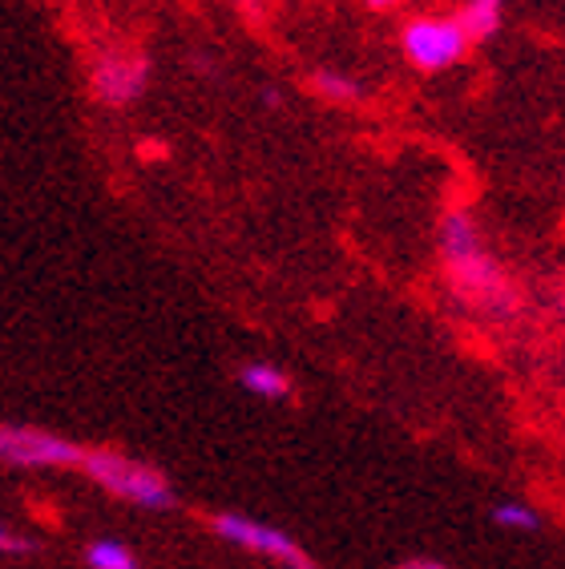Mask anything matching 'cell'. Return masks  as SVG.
Listing matches in <instances>:
<instances>
[{
    "instance_id": "5",
    "label": "cell",
    "mask_w": 565,
    "mask_h": 569,
    "mask_svg": "<svg viewBox=\"0 0 565 569\" xmlns=\"http://www.w3.org/2000/svg\"><path fill=\"white\" fill-rule=\"evenodd\" d=\"M150 89V61L138 49L126 44H109L98 49L89 61V93L106 110H130L133 101L146 98Z\"/></svg>"
},
{
    "instance_id": "9",
    "label": "cell",
    "mask_w": 565,
    "mask_h": 569,
    "mask_svg": "<svg viewBox=\"0 0 565 569\" xmlns=\"http://www.w3.org/2000/svg\"><path fill=\"white\" fill-rule=\"evenodd\" d=\"M86 566L89 569H141V561L121 537H93L86 546Z\"/></svg>"
},
{
    "instance_id": "7",
    "label": "cell",
    "mask_w": 565,
    "mask_h": 569,
    "mask_svg": "<svg viewBox=\"0 0 565 569\" xmlns=\"http://www.w3.org/2000/svg\"><path fill=\"white\" fill-rule=\"evenodd\" d=\"M235 383H239L247 396L262 400V405H279V400H287V396H291V388H295L291 376L282 372L279 363H271V360H247V363H239Z\"/></svg>"
},
{
    "instance_id": "14",
    "label": "cell",
    "mask_w": 565,
    "mask_h": 569,
    "mask_svg": "<svg viewBox=\"0 0 565 569\" xmlns=\"http://www.w3.org/2000/svg\"><path fill=\"white\" fill-rule=\"evenodd\" d=\"M364 4H368L371 12H391V9H400L404 0H364Z\"/></svg>"
},
{
    "instance_id": "11",
    "label": "cell",
    "mask_w": 565,
    "mask_h": 569,
    "mask_svg": "<svg viewBox=\"0 0 565 569\" xmlns=\"http://www.w3.org/2000/svg\"><path fill=\"white\" fill-rule=\"evenodd\" d=\"M311 89H316L324 101H336V106H356V101L364 98V89H359L356 77L336 73V69H316V73H311Z\"/></svg>"
},
{
    "instance_id": "8",
    "label": "cell",
    "mask_w": 565,
    "mask_h": 569,
    "mask_svg": "<svg viewBox=\"0 0 565 569\" xmlns=\"http://www.w3.org/2000/svg\"><path fill=\"white\" fill-rule=\"evenodd\" d=\"M505 9H509V0H465V4L457 9V17L465 21L468 37H473L477 44H485L500 33Z\"/></svg>"
},
{
    "instance_id": "3",
    "label": "cell",
    "mask_w": 565,
    "mask_h": 569,
    "mask_svg": "<svg viewBox=\"0 0 565 569\" xmlns=\"http://www.w3.org/2000/svg\"><path fill=\"white\" fill-rule=\"evenodd\" d=\"M473 37H468L465 21H460L457 12H448V17H413V21L400 24V57L416 73H448V69H457L460 61L468 57L473 49Z\"/></svg>"
},
{
    "instance_id": "4",
    "label": "cell",
    "mask_w": 565,
    "mask_h": 569,
    "mask_svg": "<svg viewBox=\"0 0 565 569\" xmlns=\"http://www.w3.org/2000/svg\"><path fill=\"white\" fill-rule=\"evenodd\" d=\"M210 533H215L218 541H227V546L250 553V558L275 561L279 569H316L311 553H307L287 529L267 526V521H259V517H250V513L222 509V513L210 517Z\"/></svg>"
},
{
    "instance_id": "1",
    "label": "cell",
    "mask_w": 565,
    "mask_h": 569,
    "mask_svg": "<svg viewBox=\"0 0 565 569\" xmlns=\"http://www.w3.org/2000/svg\"><path fill=\"white\" fill-rule=\"evenodd\" d=\"M436 251H440V267H445L448 287L457 291V299H465L477 311H497V316L509 311V274L497 263V254L489 251V242L468 210H448L436 230Z\"/></svg>"
},
{
    "instance_id": "2",
    "label": "cell",
    "mask_w": 565,
    "mask_h": 569,
    "mask_svg": "<svg viewBox=\"0 0 565 569\" xmlns=\"http://www.w3.org/2000/svg\"><path fill=\"white\" fill-rule=\"evenodd\" d=\"M77 472H81L93 489L113 497V501L146 509V513H166V509H175V501H178L175 485H170V477H166L162 469H153L146 460L126 457V452H118V449H86Z\"/></svg>"
},
{
    "instance_id": "10",
    "label": "cell",
    "mask_w": 565,
    "mask_h": 569,
    "mask_svg": "<svg viewBox=\"0 0 565 569\" xmlns=\"http://www.w3.org/2000/svg\"><path fill=\"white\" fill-rule=\"evenodd\" d=\"M489 521L497 529H505V533H537V529H542V513H537L529 501H513V497L493 505Z\"/></svg>"
},
{
    "instance_id": "13",
    "label": "cell",
    "mask_w": 565,
    "mask_h": 569,
    "mask_svg": "<svg viewBox=\"0 0 565 569\" xmlns=\"http://www.w3.org/2000/svg\"><path fill=\"white\" fill-rule=\"evenodd\" d=\"M396 569H448L445 561H436V558H413V561H400Z\"/></svg>"
},
{
    "instance_id": "12",
    "label": "cell",
    "mask_w": 565,
    "mask_h": 569,
    "mask_svg": "<svg viewBox=\"0 0 565 569\" xmlns=\"http://www.w3.org/2000/svg\"><path fill=\"white\" fill-rule=\"evenodd\" d=\"M0 553L4 558H24V553H33V541L24 533H17L12 526H4L0 529Z\"/></svg>"
},
{
    "instance_id": "6",
    "label": "cell",
    "mask_w": 565,
    "mask_h": 569,
    "mask_svg": "<svg viewBox=\"0 0 565 569\" xmlns=\"http://www.w3.org/2000/svg\"><path fill=\"white\" fill-rule=\"evenodd\" d=\"M86 449L41 425H0V460L9 469H81Z\"/></svg>"
}]
</instances>
